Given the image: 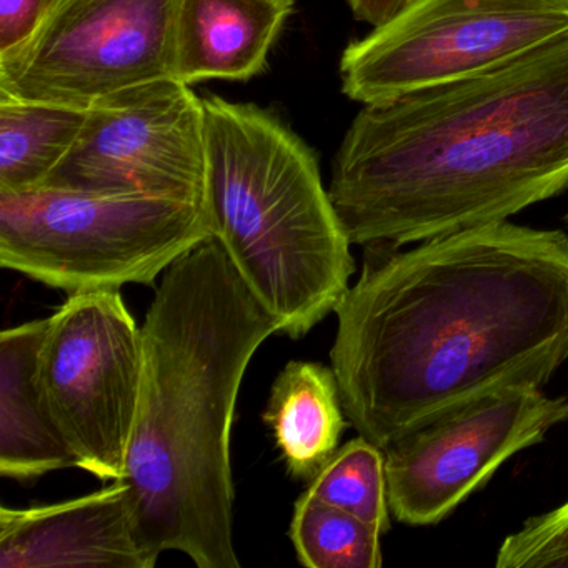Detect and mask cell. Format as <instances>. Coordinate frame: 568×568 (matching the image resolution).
Here are the masks:
<instances>
[{
    "mask_svg": "<svg viewBox=\"0 0 568 568\" xmlns=\"http://www.w3.org/2000/svg\"><path fill=\"white\" fill-rule=\"evenodd\" d=\"M334 314L345 417L385 448L498 388L548 384L568 361V235L504 221L365 245Z\"/></svg>",
    "mask_w": 568,
    "mask_h": 568,
    "instance_id": "cell-1",
    "label": "cell"
},
{
    "mask_svg": "<svg viewBox=\"0 0 568 568\" xmlns=\"http://www.w3.org/2000/svg\"><path fill=\"white\" fill-rule=\"evenodd\" d=\"M568 189V34L355 115L328 194L352 245L444 237Z\"/></svg>",
    "mask_w": 568,
    "mask_h": 568,
    "instance_id": "cell-2",
    "label": "cell"
},
{
    "mask_svg": "<svg viewBox=\"0 0 568 568\" xmlns=\"http://www.w3.org/2000/svg\"><path fill=\"white\" fill-rule=\"evenodd\" d=\"M274 315L217 239L162 275L142 325L144 371L124 480L152 558L187 555L199 568H239L232 535L231 432L248 364Z\"/></svg>",
    "mask_w": 568,
    "mask_h": 568,
    "instance_id": "cell-3",
    "label": "cell"
},
{
    "mask_svg": "<svg viewBox=\"0 0 568 568\" xmlns=\"http://www.w3.org/2000/svg\"><path fill=\"white\" fill-rule=\"evenodd\" d=\"M202 101L204 204L214 239L281 334L297 341L351 288V239L317 158L295 132L258 105Z\"/></svg>",
    "mask_w": 568,
    "mask_h": 568,
    "instance_id": "cell-4",
    "label": "cell"
},
{
    "mask_svg": "<svg viewBox=\"0 0 568 568\" xmlns=\"http://www.w3.org/2000/svg\"><path fill=\"white\" fill-rule=\"evenodd\" d=\"M211 237L201 202L54 187L0 191V265L68 294L152 285Z\"/></svg>",
    "mask_w": 568,
    "mask_h": 568,
    "instance_id": "cell-5",
    "label": "cell"
},
{
    "mask_svg": "<svg viewBox=\"0 0 568 568\" xmlns=\"http://www.w3.org/2000/svg\"><path fill=\"white\" fill-rule=\"evenodd\" d=\"M568 34V0H412L345 48L342 92L381 105L484 74Z\"/></svg>",
    "mask_w": 568,
    "mask_h": 568,
    "instance_id": "cell-6",
    "label": "cell"
},
{
    "mask_svg": "<svg viewBox=\"0 0 568 568\" xmlns=\"http://www.w3.org/2000/svg\"><path fill=\"white\" fill-rule=\"evenodd\" d=\"M144 371L142 327L119 288L69 294L48 317L42 395L78 468L124 480Z\"/></svg>",
    "mask_w": 568,
    "mask_h": 568,
    "instance_id": "cell-7",
    "label": "cell"
},
{
    "mask_svg": "<svg viewBox=\"0 0 568 568\" xmlns=\"http://www.w3.org/2000/svg\"><path fill=\"white\" fill-rule=\"evenodd\" d=\"M181 0H52L31 36L0 55V98L89 109L175 79Z\"/></svg>",
    "mask_w": 568,
    "mask_h": 568,
    "instance_id": "cell-8",
    "label": "cell"
},
{
    "mask_svg": "<svg viewBox=\"0 0 568 568\" xmlns=\"http://www.w3.org/2000/svg\"><path fill=\"white\" fill-rule=\"evenodd\" d=\"M568 420L567 395L508 385L445 412L384 448L388 507L412 527L435 525L518 452Z\"/></svg>",
    "mask_w": 568,
    "mask_h": 568,
    "instance_id": "cell-9",
    "label": "cell"
},
{
    "mask_svg": "<svg viewBox=\"0 0 568 568\" xmlns=\"http://www.w3.org/2000/svg\"><path fill=\"white\" fill-rule=\"evenodd\" d=\"M205 178L204 101L191 85L161 79L94 102L78 141L41 187L204 204Z\"/></svg>",
    "mask_w": 568,
    "mask_h": 568,
    "instance_id": "cell-10",
    "label": "cell"
},
{
    "mask_svg": "<svg viewBox=\"0 0 568 568\" xmlns=\"http://www.w3.org/2000/svg\"><path fill=\"white\" fill-rule=\"evenodd\" d=\"M125 480L84 497L0 508V568H152Z\"/></svg>",
    "mask_w": 568,
    "mask_h": 568,
    "instance_id": "cell-11",
    "label": "cell"
},
{
    "mask_svg": "<svg viewBox=\"0 0 568 568\" xmlns=\"http://www.w3.org/2000/svg\"><path fill=\"white\" fill-rule=\"evenodd\" d=\"M294 11L295 0H181L175 79L194 85L257 78Z\"/></svg>",
    "mask_w": 568,
    "mask_h": 568,
    "instance_id": "cell-12",
    "label": "cell"
},
{
    "mask_svg": "<svg viewBox=\"0 0 568 568\" xmlns=\"http://www.w3.org/2000/svg\"><path fill=\"white\" fill-rule=\"evenodd\" d=\"M45 331L42 318L0 334V475L14 480L78 467L39 382Z\"/></svg>",
    "mask_w": 568,
    "mask_h": 568,
    "instance_id": "cell-13",
    "label": "cell"
},
{
    "mask_svg": "<svg viewBox=\"0 0 568 568\" xmlns=\"http://www.w3.org/2000/svg\"><path fill=\"white\" fill-rule=\"evenodd\" d=\"M288 474L311 481L334 457L345 412L334 368L288 362L272 385L264 412Z\"/></svg>",
    "mask_w": 568,
    "mask_h": 568,
    "instance_id": "cell-14",
    "label": "cell"
},
{
    "mask_svg": "<svg viewBox=\"0 0 568 568\" xmlns=\"http://www.w3.org/2000/svg\"><path fill=\"white\" fill-rule=\"evenodd\" d=\"M88 109L0 98V191L41 187L78 141Z\"/></svg>",
    "mask_w": 568,
    "mask_h": 568,
    "instance_id": "cell-15",
    "label": "cell"
},
{
    "mask_svg": "<svg viewBox=\"0 0 568 568\" xmlns=\"http://www.w3.org/2000/svg\"><path fill=\"white\" fill-rule=\"evenodd\" d=\"M298 561L308 568H381L382 534L307 490L295 501L291 524Z\"/></svg>",
    "mask_w": 568,
    "mask_h": 568,
    "instance_id": "cell-16",
    "label": "cell"
},
{
    "mask_svg": "<svg viewBox=\"0 0 568 568\" xmlns=\"http://www.w3.org/2000/svg\"><path fill=\"white\" fill-rule=\"evenodd\" d=\"M307 491L361 518L382 535L390 530L385 452L362 435L337 448L334 457L308 481Z\"/></svg>",
    "mask_w": 568,
    "mask_h": 568,
    "instance_id": "cell-17",
    "label": "cell"
},
{
    "mask_svg": "<svg viewBox=\"0 0 568 568\" xmlns=\"http://www.w3.org/2000/svg\"><path fill=\"white\" fill-rule=\"evenodd\" d=\"M497 568H568V500L528 518L505 537L495 558Z\"/></svg>",
    "mask_w": 568,
    "mask_h": 568,
    "instance_id": "cell-18",
    "label": "cell"
},
{
    "mask_svg": "<svg viewBox=\"0 0 568 568\" xmlns=\"http://www.w3.org/2000/svg\"><path fill=\"white\" fill-rule=\"evenodd\" d=\"M52 0H0V55L18 49L34 32Z\"/></svg>",
    "mask_w": 568,
    "mask_h": 568,
    "instance_id": "cell-19",
    "label": "cell"
},
{
    "mask_svg": "<svg viewBox=\"0 0 568 568\" xmlns=\"http://www.w3.org/2000/svg\"><path fill=\"white\" fill-rule=\"evenodd\" d=\"M412 0H348L355 19L372 28H381L394 19Z\"/></svg>",
    "mask_w": 568,
    "mask_h": 568,
    "instance_id": "cell-20",
    "label": "cell"
},
{
    "mask_svg": "<svg viewBox=\"0 0 568 568\" xmlns=\"http://www.w3.org/2000/svg\"><path fill=\"white\" fill-rule=\"evenodd\" d=\"M567 224H568V215H567Z\"/></svg>",
    "mask_w": 568,
    "mask_h": 568,
    "instance_id": "cell-21",
    "label": "cell"
}]
</instances>
